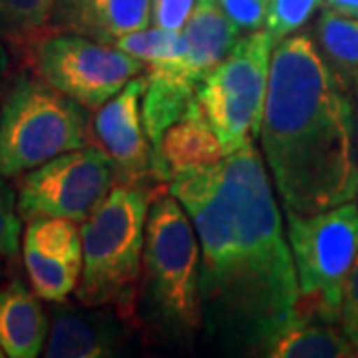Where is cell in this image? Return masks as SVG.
<instances>
[{"instance_id": "cell-1", "label": "cell", "mask_w": 358, "mask_h": 358, "mask_svg": "<svg viewBox=\"0 0 358 358\" xmlns=\"http://www.w3.org/2000/svg\"><path fill=\"white\" fill-rule=\"evenodd\" d=\"M169 193L199 241L205 343L229 357H263L299 307L293 253L263 155L247 143L213 166L176 171Z\"/></svg>"}, {"instance_id": "cell-2", "label": "cell", "mask_w": 358, "mask_h": 358, "mask_svg": "<svg viewBox=\"0 0 358 358\" xmlns=\"http://www.w3.org/2000/svg\"><path fill=\"white\" fill-rule=\"evenodd\" d=\"M259 136L285 211L310 215L357 199L355 108L307 32L273 50Z\"/></svg>"}, {"instance_id": "cell-3", "label": "cell", "mask_w": 358, "mask_h": 358, "mask_svg": "<svg viewBox=\"0 0 358 358\" xmlns=\"http://www.w3.org/2000/svg\"><path fill=\"white\" fill-rule=\"evenodd\" d=\"M199 241L183 205L169 193L150 205L136 320L155 341L189 346L201 331Z\"/></svg>"}, {"instance_id": "cell-4", "label": "cell", "mask_w": 358, "mask_h": 358, "mask_svg": "<svg viewBox=\"0 0 358 358\" xmlns=\"http://www.w3.org/2000/svg\"><path fill=\"white\" fill-rule=\"evenodd\" d=\"M150 205L152 193L145 185L115 183L80 229L82 275L76 287L78 301L86 308H112L136 327V293Z\"/></svg>"}, {"instance_id": "cell-5", "label": "cell", "mask_w": 358, "mask_h": 358, "mask_svg": "<svg viewBox=\"0 0 358 358\" xmlns=\"http://www.w3.org/2000/svg\"><path fill=\"white\" fill-rule=\"evenodd\" d=\"M86 108L42 78L18 74L0 106V176L14 178L90 143Z\"/></svg>"}, {"instance_id": "cell-6", "label": "cell", "mask_w": 358, "mask_h": 358, "mask_svg": "<svg viewBox=\"0 0 358 358\" xmlns=\"http://www.w3.org/2000/svg\"><path fill=\"white\" fill-rule=\"evenodd\" d=\"M287 233L299 281L296 313L341 322L346 277L358 255V205L310 215L287 211Z\"/></svg>"}, {"instance_id": "cell-7", "label": "cell", "mask_w": 358, "mask_h": 358, "mask_svg": "<svg viewBox=\"0 0 358 358\" xmlns=\"http://www.w3.org/2000/svg\"><path fill=\"white\" fill-rule=\"evenodd\" d=\"M277 42L261 28L237 40L197 88V100L215 129L225 155L261 134L271 56Z\"/></svg>"}, {"instance_id": "cell-8", "label": "cell", "mask_w": 358, "mask_h": 358, "mask_svg": "<svg viewBox=\"0 0 358 358\" xmlns=\"http://www.w3.org/2000/svg\"><path fill=\"white\" fill-rule=\"evenodd\" d=\"M115 185V169L100 145H84L26 171L18 183L24 221L62 217L84 223Z\"/></svg>"}, {"instance_id": "cell-9", "label": "cell", "mask_w": 358, "mask_h": 358, "mask_svg": "<svg viewBox=\"0 0 358 358\" xmlns=\"http://www.w3.org/2000/svg\"><path fill=\"white\" fill-rule=\"evenodd\" d=\"M34 68L52 88L86 110H98L131 78L143 74L145 64L115 46L60 32L38 40L34 46Z\"/></svg>"}, {"instance_id": "cell-10", "label": "cell", "mask_w": 358, "mask_h": 358, "mask_svg": "<svg viewBox=\"0 0 358 358\" xmlns=\"http://www.w3.org/2000/svg\"><path fill=\"white\" fill-rule=\"evenodd\" d=\"M145 76L131 78L124 88L98 108L94 117V136L110 155L115 169V183L143 185L154 178L152 145L141 120V98Z\"/></svg>"}, {"instance_id": "cell-11", "label": "cell", "mask_w": 358, "mask_h": 358, "mask_svg": "<svg viewBox=\"0 0 358 358\" xmlns=\"http://www.w3.org/2000/svg\"><path fill=\"white\" fill-rule=\"evenodd\" d=\"M128 320L110 308L98 310H56L44 357L48 358H108L124 355Z\"/></svg>"}, {"instance_id": "cell-12", "label": "cell", "mask_w": 358, "mask_h": 358, "mask_svg": "<svg viewBox=\"0 0 358 358\" xmlns=\"http://www.w3.org/2000/svg\"><path fill=\"white\" fill-rule=\"evenodd\" d=\"M48 22L62 34L114 46L117 38L150 26L152 0H58Z\"/></svg>"}, {"instance_id": "cell-13", "label": "cell", "mask_w": 358, "mask_h": 358, "mask_svg": "<svg viewBox=\"0 0 358 358\" xmlns=\"http://www.w3.org/2000/svg\"><path fill=\"white\" fill-rule=\"evenodd\" d=\"M223 157L225 152L217 134L211 128L199 100H195L187 112L166 129L159 141V148L152 157L154 179L166 181L176 171L213 166Z\"/></svg>"}, {"instance_id": "cell-14", "label": "cell", "mask_w": 358, "mask_h": 358, "mask_svg": "<svg viewBox=\"0 0 358 358\" xmlns=\"http://www.w3.org/2000/svg\"><path fill=\"white\" fill-rule=\"evenodd\" d=\"M239 28L223 13L217 0H197L183 24L187 68L197 84L227 56L239 40Z\"/></svg>"}, {"instance_id": "cell-15", "label": "cell", "mask_w": 358, "mask_h": 358, "mask_svg": "<svg viewBox=\"0 0 358 358\" xmlns=\"http://www.w3.org/2000/svg\"><path fill=\"white\" fill-rule=\"evenodd\" d=\"M48 319L40 307L38 294L20 281L0 291V348L4 357L34 358L44 350Z\"/></svg>"}, {"instance_id": "cell-16", "label": "cell", "mask_w": 358, "mask_h": 358, "mask_svg": "<svg viewBox=\"0 0 358 358\" xmlns=\"http://www.w3.org/2000/svg\"><path fill=\"white\" fill-rule=\"evenodd\" d=\"M263 357L271 358H346L358 357L357 348L343 327L296 313L293 320L265 348Z\"/></svg>"}, {"instance_id": "cell-17", "label": "cell", "mask_w": 358, "mask_h": 358, "mask_svg": "<svg viewBox=\"0 0 358 358\" xmlns=\"http://www.w3.org/2000/svg\"><path fill=\"white\" fill-rule=\"evenodd\" d=\"M317 40L324 62L346 92L358 88V16L324 8L317 22Z\"/></svg>"}, {"instance_id": "cell-18", "label": "cell", "mask_w": 358, "mask_h": 358, "mask_svg": "<svg viewBox=\"0 0 358 358\" xmlns=\"http://www.w3.org/2000/svg\"><path fill=\"white\" fill-rule=\"evenodd\" d=\"M115 48L128 52L148 66L183 64L187 62V42L181 32L166 28H143L114 42Z\"/></svg>"}, {"instance_id": "cell-19", "label": "cell", "mask_w": 358, "mask_h": 358, "mask_svg": "<svg viewBox=\"0 0 358 358\" xmlns=\"http://www.w3.org/2000/svg\"><path fill=\"white\" fill-rule=\"evenodd\" d=\"M58 0H0V40L24 42L48 24Z\"/></svg>"}, {"instance_id": "cell-20", "label": "cell", "mask_w": 358, "mask_h": 358, "mask_svg": "<svg viewBox=\"0 0 358 358\" xmlns=\"http://www.w3.org/2000/svg\"><path fill=\"white\" fill-rule=\"evenodd\" d=\"M322 0H271L267 24L268 34L279 44L282 38L294 34L317 13Z\"/></svg>"}, {"instance_id": "cell-21", "label": "cell", "mask_w": 358, "mask_h": 358, "mask_svg": "<svg viewBox=\"0 0 358 358\" xmlns=\"http://www.w3.org/2000/svg\"><path fill=\"white\" fill-rule=\"evenodd\" d=\"M22 217L18 213V195L6 178L0 176V255L14 257L20 247Z\"/></svg>"}, {"instance_id": "cell-22", "label": "cell", "mask_w": 358, "mask_h": 358, "mask_svg": "<svg viewBox=\"0 0 358 358\" xmlns=\"http://www.w3.org/2000/svg\"><path fill=\"white\" fill-rule=\"evenodd\" d=\"M271 0H217L229 20L245 32H255L267 24Z\"/></svg>"}, {"instance_id": "cell-23", "label": "cell", "mask_w": 358, "mask_h": 358, "mask_svg": "<svg viewBox=\"0 0 358 358\" xmlns=\"http://www.w3.org/2000/svg\"><path fill=\"white\" fill-rule=\"evenodd\" d=\"M197 0H152V22L157 28L181 32Z\"/></svg>"}, {"instance_id": "cell-24", "label": "cell", "mask_w": 358, "mask_h": 358, "mask_svg": "<svg viewBox=\"0 0 358 358\" xmlns=\"http://www.w3.org/2000/svg\"><path fill=\"white\" fill-rule=\"evenodd\" d=\"M341 327L350 338L358 352V255L350 268L343 293V310H341Z\"/></svg>"}, {"instance_id": "cell-25", "label": "cell", "mask_w": 358, "mask_h": 358, "mask_svg": "<svg viewBox=\"0 0 358 358\" xmlns=\"http://www.w3.org/2000/svg\"><path fill=\"white\" fill-rule=\"evenodd\" d=\"M8 68H10V60H8V54H6L2 42H0V106H2V100H4L6 88H8V84H10Z\"/></svg>"}, {"instance_id": "cell-26", "label": "cell", "mask_w": 358, "mask_h": 358, "mask_svg": "<svg viewBox=\"0 0 358 358\" xmlns=\"http://www.w3.org/2000/svg\"><path fill=\"white\" fill-rule=\"evenodd\" d=\"M324 8H331L346 16H358V0H322Z\"/></svg>"}, {"instance_id": "cell-27", "label": "cell", "mask_w": 358, "mask_h": 358, "mask_svg": "<svg viewBox=\"0 0 358 358\" xmlns=\"http://www.w3.org/2000/svg\"><path fill=\"white\" fill-rule=\"evenodd\" d=\"M357 92V112H355V122H357V143H358V88L355 90Z\"/></svg>"}, {"instance_id": "cell-28", "label": "cell", "mask_w": 358, "mask_h": 358, "mask_svg": "<svg viewBox=\"0 0 358 358\" xmlns=\"http://www.w3.org/2000/svg\"><path fill=\"white\" fill-rule=\"evenodd\" d=\"M4 357V352H2V348H0V358Z\"/></svg>"}, {"instance_id": "cell-29", "label": "cell", "mask_w": 358, "mask_h": 358, "mask_svg": "<svg viewBox=\"0 0 358 358\" xmlns=\"http://www.w3.org/2000/svg\"><path fill=\"white\" fill-rule=\"evenodd\" d=\"M0 268H2V267H0Z\"/></svg>"}]
</instances>
